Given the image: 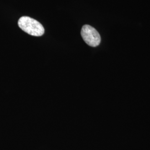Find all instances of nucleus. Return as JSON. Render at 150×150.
Listing matches in <instances>:
<instances>
[{
	"instance_id": "obj_2",
	"label": "nucleus",
	"mask_w": 150,
	"mask_h": 150,
	"mask_svg": "<svg viewBox=\"0 0 150 150\" xmlns=\"http://www.w3.org/2000/svg\"><path fill=\"white\" fill-rule=\"evenodd\" d=\"M81 36L88 45L91 47H96L101 42V37L96 30L90 25H84L81 31Z\"/></svg>"
},
{
	"instance_id": "obj_1",
	"label": "nucleus",
	"mask_w": 150,
	"mask_h": 150,
	"mask_svg": "<svg viewBox=\"0 0 150 150\" xmlns=\"http://www.w3.org/2000/svg\"><path fill=\"white\" fill-rule=\"evenodd\" d=\"M19 27L24 32L33 36H41L45 28L41 23L28 16H22L18 21Z\"/></svg>"
}]
</instances>
